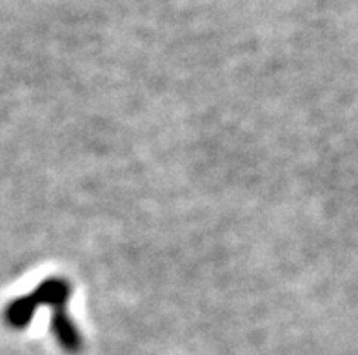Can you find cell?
Wrapping results in <instances>:
<instances>
[{
    "label": "cell",
    "mask_w": 358,
    "mask_h": 355,
    "mask_svg": "<svg viewBox=\"0 0 358 355\" xmlns=\"http://www.w3.org/2000/svg\"><path fill=\"white\" fill-rule=\"evenodd\" d=\"M51 328H53V335L59 341L60 348L69 354H77L82 350V335L66 312V306L55 310Z\"/></svg>",
    "instance_id": "6da1fadb"
}]
</instances>
